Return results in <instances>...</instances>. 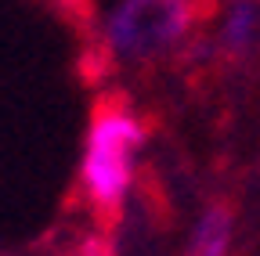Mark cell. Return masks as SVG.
I'll use <instances>...</instances> for the list:
<instances>
[{
  "mask_svg": "<svg viewBox=\"0 0 260 256\" xmlns=\"http://www.w3.org/2000/svg\"><path fill=\"white\" fill-rule=\"evenodd\" d=\"M145 141V126L126 112L119 98H109L94 108V123L87 134L83 159V188L94 216L112 228L119 216L126 184H130V152Z\"/></svg>",
  "mask_w": 260,
  "mask_h": 256,
  "instance_id": "1",
  "label": "cell"
},
{
  "mask_svg": "<svg viewBox=\"0 0 260 256\" xmlns=\"http://www.w3.org/2000/svg\"><path fill=\"white\" fill-rule=\"evenodd\" d=\"M213 11L217 0H123L109 22V51L126 61H148L181 44Z\"/></svg>",
  "mask_w": 260,
  "mask_h": 256,
  "instance_id": "2",
  "label": "cell"
},
{
  "mask_svg": "<svg viewBox=\"0 0 260 256\" xmlns=\"http://www.w3.org/2000/svg\"><path fill=\"white\" fill-rule=\"evenodd\" d=\"M228 242H232V209L224 202L210 206L199 220V228L191 235V245H188V256H224L228 252Z\"/></svg>",
  "mask_w": 260,
  "mask_h": 256,
  "instance_id": "3",
  "label": "cell"
},
{
  "mask_svg": "<svg viewBox=\"0 0 260 256\" xmlns=\"http://www.w3.org/2000/svg\"><path fill=\"white\" fill-rule=\"evenodd\" d=\"M249 33H253V8L246 4V0H235V11H232V22H228L224 44L232 51H242L249 44Z\"/></svg>",
  "mask_w": 260,
  "mask_h": 256,
  "instance_id": "4",
  "label": "cell"
},
{
  "mask_svg": "<svg viewBox=\"0 0 260 256\" xmlns=\"http://www.w3.org/2000/svg\"><path fill=\"white\" fill-rule=\"evenodd\" d=\"M76 256H112V242H109L105 235H94V238H87V242L76 249Z\"/></svg>",
  "mask_w": 260,
  "mask_h": 256,
  "instance_id": "5",
  "label": "cell"
}]
</instances>
